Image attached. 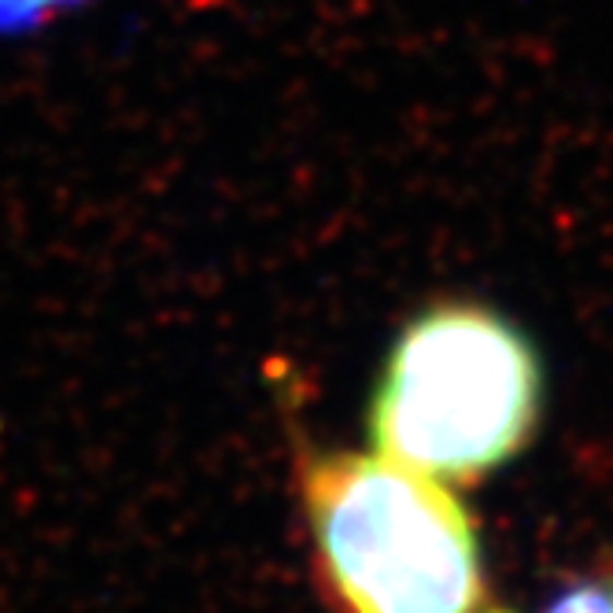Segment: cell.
I'll return each mask as SVG.
<instances>
[{
    "instance_id": "obj_1",
    "label": "cell",
    "mask_w": 613,
    "mask_h": 613,
    "mask_svg": "<svg viewBox=\"0 0 613 613\" xmlns=\"http://www.w3.org/2000/svg\"><path fill=\"white\" fill-rule=\"evenodd\" d=\"M543 355L481 299H436L388 344L366 406L369 447L444 484H473L540 433Z\"/></svg>"
},
{
    "instance_id": "obj_4",
    "label": "cell",
    "mask_w": 613,
    "mask_h": 613,
    "mask_svg": "<svg viewBox=\"0 0 613 613\" xmlns=\"http://www.w3.org/2000/svg\"><path fill=\"white\" fill-rule=\"evenodd\" d=\"M63 4H71V0H0V42L42 26Z\"/></svg>"
},
{
    "instance_id": "obj_2",
    "label": "cell",
    "mask_w": 613,
    "mask_h": 613,
    "mask_svg": "<svg viewBox=\"0 0 613 613\" xmlns=\"http://www.w3.org/2000/svg\"><path fill=\"white\" fill-rule=\"evenodd\" d=\"M299 506L337 613L495 610L476 524L444 481L381 451H304Z\"/></svg>"
},
{
    "instance_id": "obj_3",
    "label": "cell",
    "mask_w": 613,
    "mask_h": 613,
    "mask_svg": "<svg viewBox=\"0 0 613 613\" xmlns=\"http://www.w3.org/2000/svg\"><path fill=\"white\" fill-rule=\"evenodd\" d=\"M543 613H613V577L580 580L558 591Z\"/></svg>"
}]
</instances>
